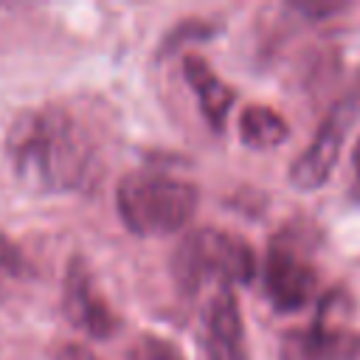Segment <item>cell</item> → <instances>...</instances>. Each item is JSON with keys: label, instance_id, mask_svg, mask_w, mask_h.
Listing matches in <instances>:
<instances>
[{"label": "cell", "instance_id": "3957f363", "mask_svg": "<svg viewBox=\"0 0 360 360\" xmlns=\"http://www.w3.org/2000/svg\"><path fill=\"white\" fill-rule=\"evenodd\" d=\"M169 273L183 295H197L205 284L233 287L256 276V256L250 245L222 228L188 231L169 259Z\"/></svg>", "mask_w": 360, "mask_h": 360}, {"label": "cell", "instance_id": "5b68a950", "mask_svg": "<svg viewBox=\"0 0 360 360\" xmlns=\"http://www.w3.org/2000/svg\"><path fill=\"white\" fill-rule=\"evenodd\" d=\"M357 115H360V101H357L354 93L338 98L326 110V115L318 124L309 146L290 166V183L298 191H315L329 180V174L338 166L343 141H346V135H349V129H352Z\"/></svg>", "mask_w": 360, "mask_h": 360}, {"label": "cell", "instance_id": "277c9868", "mask_svg": "<svg viewBox=\"0 0 360 360\" xmlns=\"http://www.w3.org/2000/svg\"><path fill=\"white\" fill-rule=\"evenodd\" d=\"M318 290V270L309 248L290 233H278L264 256V295L278 312L304 309Z\"/></svg>", "mask_w": 360, "mask_h": 360}, {"label": "cell", "instance_id": "4fadbf2b", "mask_svg": "<svg viewBox=\"0 0 360 360\" xmlns=\"http://www.w3.org/2000/svg\"><path fill=\"white\" fill-rule=\"evenodd\" d=\"M53 360H98L90 349H84V346H79V343H68V346H62L56 354H53Z\"/></svg>", "mask_w": 360, "mask_h": 360}, {"label": "cell", "instance_id": "30bf717a", "mask_svg": "<svg viewBox=\"0 0 360 360\" xmlns=\"http://www.w3.org/2000/svg\"><path fill=\"white\" fill-rule=\"evenodd\" d=\"M290 135L287 121L264 104H250L239 115V138L250 149H276Z\"/></svg>", "mask_w": 360, "mask_h": 360}, {"label": "cell", "instance_id": "ba28073f", "mask_svg": "<svg viewBox=\"0 0 360 360\" xmlns=\"http://www.w3.org/2000/svg\"><path fill=\"white\" fill-rule=\"evenodd\" d=\"M360 332L332 326L323 318L309 326L284 332L278 343V360H357Z\"/></svg>", "mask_w": 360, "mask_h": 360}, {"label": "cell", "instance_id": "7a4b0ae2", "mask_svg": "<svg viewBox=\"0 0 360 360\" xmlns=\"http://www.w3.org/2000/svg\"><path fill=\"white\" fill-rule=\"evenodd\" d=\"M200 202V188L163 172H129L115 188V208L127 231L138 236H169L183 231Z\"/></svg>", "mask_w": 360, "mask_h": 360}, {"label": "cell", "instance_id": "9c48e42d", "mask_svg": "<svg viewBox=\"0 0 360 360\" xmlns=\"http://www.w3.org/2000/svg\"><path fill=\"white\" fill-rule=\"evenodd\" d=\"M183 76L191 87V93L197 96V104L202 110V118L211 124V129H222L228 121V112L236 101V90L231 84H225L214 68L197 56V53H186L183 56Z\"/></svg>", "mask_w": 360, "mask_h": 360}, {"label": "cell", "instance_id": "52a82bcc", "mask_svg": "<svg viewBox=\"0 0 360 360\" xmlns=\"http://www.w3.org/2000/svg\"><path fill=\"white\" fill-rule=\"evenodd\" d=\"M200 354L202 360H248L245 323L231 287H217L205 301L200 318Z\"/></svg>", "mask_w": 360, "mask_h": 360}, {"label": "cell", "instance_id": "5bb4252c", "mask_svg": "<svg viewBox=\"0 0 360 360\" xmlns=\"http://www.w3.org/2000/svg\"><path fill=\"white\" fill-rule=\"evenodd\" d=\"M352 172H354V183H352V197L360 202V138L354 143V152H352Z\"/></svg>", "mask_w": 360, "mask_h": 360}, {"label": "cell", "instance_id": "8992f818", "mask_svg": "<svg viewBox=\"0 0 360 360\" xmlns=\"http://www.w3.org/2000/svg\"><path fill=\"white\" fill-rule=\"evenodd\" d=\"M62 309L65 318L84 335L104 340L110 335L118 332L121 321L112 312V307L107 304V298L101 295L93 273L87 270V264L82 259H73L65 270V281H62Z\"/></svg>", "mask_w": 360, "mask_h": 360}, {"label": "cell", "instance_id": "8fae6325", "mask_svg": "<svg viewBox=\"0 0 360 360\" xmlns=\"http://www.w3.org/2000/svg\"><path fill=\"white\" fill-rule=\"evenodd\" d=\"M124 360H183V354L172 340L143 332L127 346Z\"/></svg>", "mask_w": 360, "mask_h": 360}, {"label": "cell", "instance_id": "7c38bea8", "mask_svg": "<svg viewBox=\"0 0 360 360\" xmlns=\"http://www.w3.org/2000/svg\"><path fill=\"white\" fill-rule=\"evenodd\" d=\"M25 270V259L20 253V248L0 233V273H11V276H20Z\"/></svg>", "mask_w": 360, "mask_h": 360}, {"label": "cell", "instance_id": "6da1fadb", "mask_svg": "<svg viewBox=\"0 0 360 360\" xmlns=\"http://www.w3.org/2000/svg\"><path fill=\"white\" fill-rule=\"evenodd\" d=\"M6 158L17 180L42 194L84 191L101 169V149L90 124L68 104L17 112L6 132Z\"/></svg>", "mask_w": 360, "mask_h": 360}]
</instances>
